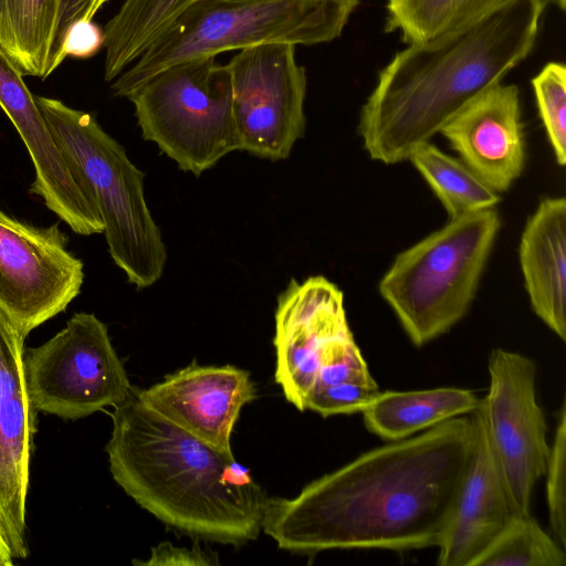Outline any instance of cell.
Masks as SVG:
<instances>
[{"mask_svg":"<svg viewBox=\"0 0 566 566\" xmlns=\"http://www.w3.org/2000/svg\"><path fill=\"white\" fill-rule=\"evenodd\" d=\"M472 412L369 450L305 485L268 497L262 531L285 551L438 547L469 469Z\"/></svg>","mask_w":566,"mask_h":566,"instance_id":"1","label":"cell"},{"mask_svg":"<svg viewBox=\"0 0 566 566\" xmlns=\"http://www.w3.org/2000/svg\"><path fill=\"white\" fill-rule=\"evenodd\" d=\"M544 0H510L465 27L398 51L364 103L358 134L371 159L408 160L534 48Z\"/></svg>","mask_w":566,"mask_h":566,"instance_id":"2","label":"cell"},{"mask_svg":"<svg viewBox=\"0 0 566 566\" xmlns=\"http://www.w3.org/2000/svg\"><path fill=\"white\" fill-rule=\"evenodd\" d=\"M111 417L109 471L140 507L195 539L241 545L259 536L268 496L232 451L169 421L135 387Z\"/></svg>","mask_w":566,"mask_h":566,"instance_id":"3","label":"cell"},{"mask_svg":"<svg viewBox=\"0 0 566 566\" xmlns=\"http://www.w3.org/2000/svg\"><path fill=\"white\" fill-rule=\"evenodd\" d=\"M360 0H196L113 82L127 97L172 64L245 48L314 45L340 36Z\"/></svg>","mask_w":566,"mask_h":566,"instance_id":"4","label":"cell"},{"mask_svg":"<svg viewBox=\"0 0 566 566\" xmlns=\"http://www.w3.org/2000/svg\"><path fill=\"white\" fill-rule=\"evenodd\" d=\"M49 128L93 195L108 252L137 289L163 275L167 250L144 193L145 174L88 113L35 96Z\"/></svg>","mask_w":566,"mask_h":566,"instance_id":"5","label":"cell"},{"mask_svg":"<svg viewBox=\"0 0 566 566\" xmlns=\"http://www.w3.org/2000/svg\"><path fill=\"white\" fill-rule=\"evenodd\" d=\"M501 227L495 208L450 221L396 255L378 290L416 346L468 313Z\"/></svg>","mask_w":566,"mask_h":566,"instance_id":"6","label":"cell"},{"mask_svg":"<svg viewBox=\"0 0 566 566\" xmlns=\"http://www.w3.org/2000/svg\"><path fill=\"white\" fill-rule=\"evenodd\" d=\"M144 139L196 176L239 150L226 64L206 56L163 69L127 97Z\"/></svg>","mask_w":566,"mask_h":566,"instance_id":"7","label":"cell"},{"mask_svg":"<svg viewBox=\"0 0 566 566\" xmlns=\"http://www.w3.org/2000/svg\"><path fill=\"white\" fill-rule=\"evenodd\" d=\"M32 408L77 420L114 407L130 392L126 370L106 325L92 313H76L44 344L23 353Z\"/></svg>","mask_w":566,"mask_h":566,"instance_id":"8","label":"cell"},{"mask_svg":"<svg viewBox=\"0 0 566 566\" xmlns=\"http://www.w3.org/2000/svg\"><path fill=\"white\" fill-rule=\"evenodd\" d=\"M295 48L289 43L250 46L226 64L239 150L281 160L303 137L307 77Z\"/></svg>","mask_w":566,"mask_h":566,"instance_id":"9","label":"cell"},{"mask_svg":"<svg viewBox=\"0 0 566 566\" xmlns=\"http://www.w3.org/2000/svg\"><path fill=\"white\" fill-rule=\"evenodd\" d=\"M488 369L489 390L476 409L513 513L530 514L533 490L549 453L545 415L536 399V364L523 354L495 348Z\"/></svg>","mask_w":566,"mask_h":566,"instance_id":"10","label":"cell"},{"mask_svg":"<svg viewBox=\"0 0 566 566\" xmlns=\"http://www.w3.org/2000/svg\"><path fill=\"white\" fill-rule=\"evenodd\" d=\"M83 279L57 224L34 227L0 209V311L24 339L67 307Z\"/></svg>","mask_w":566,"mask_h":566,"instance_id":"11","label":"cell"},{"mask_svg":"<svg viewBox=\"0 0 566 566\" xmlns=\"http://www.w3.org/2000/svg\"><path fill=\"white\" fill-rule=\"evenodd\" d=\"M274 378L300 411L333 344L352 332L344 294L322 275L292 279L279 295L274 315Z\"/></svg>","mask_w":566,"mask_h":566,"instance_id":"12","label":"cell"},{"mask_svg":"<svg viewBox=\"0 0 566 566\" xmlns=\"http://www.w3.org/2000/svg\"><path fill=\"white\" fill-rule=\"evenodd\" d=\"M23 344L0 311V524L14 558L29 554L25 506L36 413L25 387Z\"/></svg>","mask_w":566,"mask_h":566,"instance_id":"13","label":"cell"},{"mask_svg":"<svg viewBox=\"0 0 566 566\" xmlns=\"http://www.w3.org/2000/svg\"><path fill=\"white\" fill-rule=\"evenodd\" d=\"M153 410L193 436L231 450V434L240 411L256 397L249 371L232 365L189 366L161 381L138 389Z\"/></svg>","mask_w":566,"mask_h":566,"instance_id":"14","label":"cell"},{"mask_svg":"<svg viewBox=\"0 0 566 566\" xmlns=\"http://www.w3.org/2000/svg\"><path fill=\"white\" fill-rule=\"evenodd\" d=\"M460 160L497 193L507 191L525 165V137L516 85L481 92L440 130Z\"/></svg>","mask_w":566,"mask_h":566,"instance_id":"15","label":"cell"},{"mask_svg":"<svg viewBox=\"0 0 566 566\" xmlns=\"http://www.w3.org/2000/svg\"><path fill=\"white\" fill-rule=\"evenodd\" d=\"M475 441L451 518L438 545L440 566H471L514 515L478 409Z\"/></svg>","mask_w":566,"mask_h":566,"instance_id":"16","label":"cell"},{"mask_svg":"<svg viewBox=\"0 0 566 566\" xmlns=\"http://www.w3.org/2000/svg\"><path fill=\"white\" fill-rule=\"evenodd\" d=\"M518 261L532 310L566 339V200L547 197L527 218Z\"/></svg>","mask_w":566,"mask_h":566,"instance_id":"17","label":"cell"},{"mask_svg":"<svg viewBox=\"0 0 566 566\" xmlns=\"http://www.w3.org/2000/svg\"><path fill=\"white\" fill-rule=\"evenodd\" d=\"M479 403L480 398L472 390L455 387L380 391L361 413L365 427L371 433L397 441L469 415Z\"/></svg>","mask_w":566,"mask_h":566,"instance_id":"18","label":"cell"},{"mask_svg":"<svg viewBox=\"0 0 566 566\" xmlns=\"http://www.w3.org/2000/svg\"><path fill=\"white\" fill-rule=\"evenodd\" d=\"M59 0H0V48L23 75L48 77Z\"/></svg>","mask_w":566,"mask_h":566,"instance_id":"19","label":"cell"},{"mask_svg":"<svg viewBox=\"0 0 566 566\" xmlns=\"http://www.w3.org/2000/svg\"><path fill=\"white\" fill-rule=\"evenodd\" d=\"M196 0H124L104 28V80L113 82Z\"/></svg>","mask_w":566,"mask_h":566,"instance_id":"20","label":"cell"},{"mask_svg":"<svg viewBox=\"0 0 566 566\" xmlns=\"http://www.w3.org/2000/svg\"><path fill=\"white\" fill-rule=\"evenodd\" d=\"M408 160L430 186L450 219L495 208L500 193L484 184L460 159L430 142L417 146Z\"/></svg>","mask_w":566,"mask_h":566,"instance_id":"21","label":"cell"},{"mask_svg":"<svg viewBox=\"0 0 566 566\" xmlns=\"http://www.w3.org/2000/svg\"><path fill=\"white\" fill-rule=\"evenodd\" d=\"M510 0H387L386 32L406 44L420 43L471 24Z\"/></svg>","mask_w":566,"mask_h":566,"instance_id":"22","label":"cell"},{"mask_svg":"<svg viewBox=\"0 0 566 566\" xmlns=\"http://www.w3.org/2000/svg\"><path fill=\"white\" fill-rule=\"evenodd\" d=\"M564 547L532 516L514 514L471 566H565Z\"/></svg>","mask_w":566,"mask_h":566,"instance_id":"23","label":"cell"},{"mask_svg":"<svg viewBox=\"0 0 566 566\" xmlns=\"http://www.w3.org/2000/svg\"><path fill=\"white\" fill-rule=\"evenodd\" d=\"M538 114L559 166L566 164V69L549 62L532 78Z\"/></svg>","mask_w":566,"mask_h":566,"instance_id":"24","label":"cell"},{"mask_svg":"<svg viewBox=\"0 0 566 566\" xmlns=\"http://www.w3.org/2000/svg\"><path fill=\"white\" fill-rule=\"evenodd\" d=\"M565 472H566V406L562 403L557 428L554 434L546 469V500L549 524L555 539L562 547L566 545L565 511Z\"/></svg>","mask_w":566,"mask_h":566,"instance_id":"25","label":"cell"},{"mask_svg":"<svg viewBox=\"0 0 566 566\" xmlns=\"http://www.w3.org/2000/svg\"><path fill=\"white\" fill-rule=\"evenodd\" d=\"M379 392L378 386L337 384L312 391L304 407L323 417L361 412Z\"/></svg>","mask_w":566,"mask_h":566,"instance_id":"26","label":"cell"},{"mask_svg":"<svg viewBox=\"0 0 566 566\" xmlns=\"http://www.w3.org/2000/svg\"><path fill=\"white\" fill-rule=\"evenodd\" d=\"M104 29L93 20L80 19L64 31L51 64V73L67 57L87 59L104 48Z\"/></svg>","mask_w":566,"mask_h":566,"instance_id":"27","label":"cell"},{"mask_svg":"<svg viewBox=\"0 0 566 566\" xmlns=\"http://www.w3.org/2000/svg\"><path fill=\"white\" fill-rule=\"evenodd\" d=\"M142 565H216L218 557L214 553L202 549L196 542L192 548L176 547L170 543H160L151 548L147 562H137Z\"/></svg>","mask_w":566,"mask_h":566,"instance_id":"28","label":"cell"},{"mask_svg":"<svg viewBox=\"0 0 566 566\" xmlns=\"http://www.w3.org/2000/svg\"><path fill=\"white\" fill-rule=\"evenodd\" d=\"M95 0H59V20L53 48V56L56 52L60 40L67 27L80 19H93L92 9ZM52 64V62H51ZM51 72V69H50Z\"/></svg>","mask_w":566,"mask_h":566,"instance_id":"29","label":"cell"},{"mask_svg":"<svg viewBox=\"0 0 566 566\" xmlns=\"http://www.w3.org/2000/svg\"><path fill=\"white\" fill-rule=\"evenodd\" d=\"M13 555L0 524V566L13 565Z\"/></svg>","mask_w":566,"mask_h":566,"instance_id":"30","label":"cell"},{"mask_svg":"<svg viewBox=\"0 0 566 566\" xmlns=\"http://www.w3.org/2000/svg\"><path fill=\"white\" fill-rule=\"evenodd\" d=\"M109 0H95L94 2V6H93V9H92V13L93 15H95L97 13V11Z\"/></svg>","mask_w":566,"mask_h":566,"instance_id":"31","label":"cell"},{"mask_svg":"<svg viewBox=\"0 0 566 566\" xmlns=\"http://www.w3.org/2000/svg\"><path fill=\"white\" fill-rule=\"evenodd\" d=\"M554 1L559 7L560 10H565L566 0H554Z\"/></svg>","mask_w":566,"mask_h":566,"instance_id":"32","label":"cell"}]
</instances>
